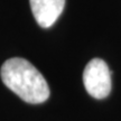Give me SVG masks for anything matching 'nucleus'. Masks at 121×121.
I'll return each mask as SVG.
<instances>
[{"mask_svg":"<svg viewBox=\"0 0 121 121\" xmlns=\"http://www.w3.org/2000/svg\"><path fill=\"white\" fill-rule=\"evenodd\" d=\"M1 80L9 90L27 103H43L49 96V87L42 73L27 60L13 57L1 66Z\"/></svg>","mask_w":121,"mask_h":121,"instance_id":"nucleus-1","label":"nucleus"},{"mask_svg":"<svg viewBox=\"0 0 121 121\" xmlns=\"http://www.w3.org/2000/svg\"><path fill=\"white\" fill-rule=\"evenodd\" d=\"M83 83L87 93L95 99H104L111 92V72L101 58L91 60L83 72Z\"/></svg>","mask_w":121,"mask_h":121,"instance_id":"nucleus-2","label":"nucleus"},{"mask_svg":"<svg viewBox=\"0 0 121 121\" xmlns=\"http://www.w3.org/2000/svg\"><path fill=\"white\" fill-rule=\"evenodd\" d=\"M31 11L40 27L48 28L54 25L64 9L65 0H29Z\"/></svg>","mask_w":121,"mask_h":121,"instance_id":"nucleus-3","label":"nucleus"}]
</instances>
